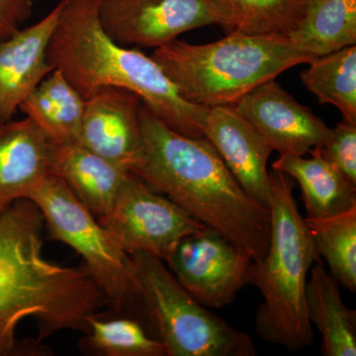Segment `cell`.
<instances>
[{"label": "cell", "mask_w": 356, "mask_h": 356, "mask_svg": "<svg viewBox=\"0 0 356 356\" xmlns=\"http://www.w3.org/2000/svg\"><path fill=\"white\" fill-rule=\"evenodd\" d=\"M55 173L97 219L109 212L131 175L81 145L58 147Z\"/></svg>", "instance_id": "obj_16"}, {"label": "cell", "mask_w": 356, "mask_h": 356, "mask_svg": "<svg viewBox=\"0 0 356 356\" xmlns=\"http://www.w3.org/2000/svg\"><path fill=\"white\" fill-rule=\"evenodd\" d=\"M152 58L184 99L204 107L235 104L259 84L315 60L288 37L236 32L209 44L177 39L154 49Z\"/></svg>", "instance_id": "obj_5"}, {"label": "cell", "mask_w": 356, "mask_h": 356, "mask_svg": "<svg viewBox=\"0 0 356 356\" xmlns=\"http://www.w3.org/2000/svg\"><path fill=\"white\" fill-rule=\"evenodd\" d=\"M89 331L83 346L104 356H165V348L149 336L139 321L131 318H103L97 313L88 318Z\"/></svg>", "instance_id": "obj_24"}, {"label": "cell", "mask_w": 356, "mask_h": 356, "mask_svg": "<svg viewBox=\"0 0 356 356\" xmlns=\"http://www.w3.org/2000/svg\"><path fill=\"white\" fill-rule=\"evenodd\" d=\"M63 1L47 57L84 99L106 86L127 89L175 132L204 138L209 107L184 99L153 58L110 38L100 22L102 0Z\"/></svg>", "instance_id": "obj_3"}, {"label": "cell", "mask_w": 356, "mask_h": 356, "mask_svg": "<svg viewBox=\"0 0 356 356\" xmlns=\"http://www.w3.org/2000/svg\"><path fill=\"white\" fill-rule=\"evenodd\" d=\"M32 14L33 0H0V41L19 31Z\"/></svg>", "instance_id": "obj_26"}, {"label": "cell", "mask_w": 356, "mask_h": 356, "mask_svg": "<svg viewBox=\"0 0 356 356\" xmlns=\"http://www.w3.org/2000/svg\"><path fill=\"white\" fill-rule=\"evenodd\" d=\"M99 18L117 44L142 48L158 49L185 32L219 25L207 0H102Z\"/></svg>", "instance_id": "obj_10"}, {"label": "cell", "mask_w": 356, "mask_h": 356, "mask_svg": "<svg viewBox=\"0 0 356 356\" xmlns=\"http://www.w3.org/2000/svg\"><path fill=\"white\" fill-rule=\"evenodd\" d=\"M310 152L322 156L356 186V125L344 120L341 122L331 128L330 135L322 145Z\"/></svg>", "instance_id": "obj_25"}, {"label": "cell", "mask_w": 356, "mask_h": 356, "mask_svg": "<svg viewBox=\"0 0 356 356\" xmlns=\"http://www.w3.org/2000/svg\"><path fill=\"white\" fill-rule=\"evenodd\" d=\"M269 177L270 240L266 255L252 261L250 273V284L262 296L255 331L267 343L299 350L314 341L306 284L312 266L321 257L293 195L295 180L274 168Z\"/></svg>", "instance_id": "obj_4"}, {"label": "cell", "mask_w": 356, "mask_h": 356, "mask_svg": "<svg viewBox=\"0 0 356 356\" xmlns=\"http://www.w3.org/2000/svg\"><path fill=\"white\" fill-rule=\"evenodd\" d=\"M44 218L30 199L0 213V356L22 353L16 330L38 323V341L65 330L88 334V318L106 305L88 268L64 266L43 255Z\"/></svg>", "instance_id": "obj_1"}, {"label": "cell", "mask_w": 356, "mask_h": 356, "mask_svg": "<svg viewBox=\"0 0 356 356\" xmlns=\"http://www.w3.org/2000/svg\"><path fill=\"white\" fill-rule=\"evenodd\" d=\"M127 89L106 86L86 99L79 145L133 173L144 153L140 107Z\"/></svg>", "instance_id": "obj_12"}, {"label": "cell", "mask_w": 356, "mask_h": 356, "mask_svg": "<svg viewBox=\"0 0 356 356\" xmlns=\"http://www.w3.org/2000/svg\"><path fill=\"white\" fill-rule=\"evenodd\" d=\"M43 215L49 238L74 248L100 288L106 305L120 312L139 303L130 254L56 173L30 194Z\"/></svg>", "instance_id": "obj_7"}, {"label": "cell", "mask_w": 356, "mask_h": 356, "mask_svg": "<svg viewBox=\"0 0 356 356\" xmlns=\"http://www.w3.org/2000/svg\"><path fill=\"white\" fill-rule=\"evenodd\" d=\"M320 257L332 277L351 293L356 290V207L325 219H306Z\"/></svg>", "instance_id": "obj_23"}, {"label": "cell", "mask_w": 356, "mask_h": 356, "mask_svg": "<svg viewBox=\"0 0 356 356\" xmlns=\"http://www.w3.org/2000/svg\"><path fill=\"white\" fill-rule=\"evenodd\" d=\"M233 106L280 156H305L331 132L274 79L259 84Z\"/></svg>", "instance_id": "obj_11"}, {"label": "cell", "mask_w": 356, "mask_h": 356, "mask_svg": "<svg viewBox=\"0 0 356 356\" xmlns=\"http://www.w3.org/2000/svg\"><path fill=\"white\" fill-rule=\"evenodd\" d=\"M203 132L243 191L270 209L267 161L273 149L261 134L233 105L209 107Z\"/></svg>", "instance_id": "obj_13"}, {"label": "cell", "mask_w": 356, "mask_h": 356, "mask_svg": "<svg viewBox=\"0 0 356 356\" xmlns=\"http://www.w3.org/2000/svg\"><path fill=\"white\" fill-rule=\"evenodd\" d=\"M139 305L163 343L165 356H254V341L201 305L165 266L144 252H131Z\"/></svg>", "instance_id": "obj_6"}, {"label": "cell", "mask_w": 356, "mask_h": 356, "mask_svg": "<svg viewBox=\"0 0 356 356\" xmlns=\"http://www.w3.org/2000/svg\"><path fill=\"white\" fill-rule=\"evenodd\" d=\"M58 147L29 117L0 125V213L55 173Z\"/></svg>", "instance_id": "obj_15"}, {"label": "cell", "mask_w": 356, "mask_h": 356, "mask_svg": "<svg viewBox=\"0 0 356 356\" xmlns=\"http://www.w3.org/2000/svg\"><path fill=\"white\" fill-rule=\"evenodd\" d=\"M64 1L48 15L0 41V125L13 120L20 105L54 70L47 57Z\"/></svg>", "instance_id": "obj_14"}, {"label": "cell", "mask_w": 356, "mask_h": 356, "mask_svg": "<svg viewBox=\"0 0 356 356\" xmlns=\"http://www.w3.org/2000/svg\"><path fill=\"white\" fill-rule=\"evenodd\" d=\"M288 38L315 58L356 44V0H307Z\"/></svg>", "instance_id": "obj_20"}, {"label": "cell", "mask_w": 356, "mask_h": 356, "mask_svg": "<svg viewBox=\"0 0 356 356\" xmlns=\"http://www.w3.org/2000/svg\"><path fill=\"white\" fill-rule=\"evenodd\" d=\"M280 156L274 170L286 173L300 185L305 204L306 219H325L356 207V186L318 154Z\"/></svg>", "instance_id": "obj_17"}, {"label": "cell", "mask_w": 356, "mask_h": 356, "mask_svg": "<svg viewBox=\"0 0 356 356\" xmlns=\"http://www.w3.org/2000/svg\"><path fill=\"white\" fill-rule=\"evenodd\" d=\"M252 261L242 248L206 227L182 238L163 262L201 305L220 309L250 284Z\"/></svg>", "instance_id": "obj_9"}, {"label": "cell", "mask_w": 356, "mask_h": 356, "mask_svg": "<svg viewBox=\"0 0 356 356\" xmlns=\"http://www.w3.org/2000/svg\"><path fill=\"white\" fill-rule=\"evenodd\" d=\"M144 153L132 175L208 228L242 248L252 261L266 255L270 209L243 191L205 138L175 132L140 107Z\"/></svg>", "instance_id": "obj_2"}, {"label": "cell", "mask_w": 356, "mask_h": 356, "mask_svg": "<svg viewBox=\"0 0 356 356\" xmlns=\"http://www.w3.org/2000/svg\"><path fill=\"white\" fill-rule=\"evenodd\" d=\"M302 81L318 102L334 105L343 120L356 125V46L321 56L309 63Z\"/></svg>", "instance_id": "obj_22"}, {"label": "cell", "mask_w": 356, "mask_h": 356, "mask_svg": "<svg viewBox=\"0 0 356 356\" xmlns=\"http://www.w3.org/2000/svg\"><path fill=\"white\" fill-rule=\"evenodd\" d=\"M339 283L318 259L306 284L307 313L322 334L325 356L356 355V313L343 303Z\"/></svg>", "instance_id": "obj_18"}, {"label": "cell", "mask_w": 356, "mask_h": 356, "mask_svg": "<svg viewBox=\"0 0 356 356\" xmlns=\"http://www.w3.org/2000/svg\"><path fill=\"white\" fill-rule=\"evenodd\" d=\"M229 33L288 37L299 25L307 0H207Z\"/></svg>", "instance_id": "obj_21"}, {"label": "cell", "mask_w": 356, "mask_h": 356, "mask_svg": "<svg viewBox=\"0 0 356 356\" xmlns=\"http://www.w3.org/2000/svg\"><path fill=\"white\" fill-rule=\"evenodd\" d=\"M86 99L60 70H51L20 105L58 146L79 145Z\"/></svg>", "instance_id": "obj_19"}, {"label": "cell", "mask_w": 356, "mask_h": 356, "mask_svg": "<svg viewBox=\"0 0 356 356\" xmlns=\"http://www.w3.org/2000/svg\"><path fill=\"white\" fill-rule=\"evenodd\" d=\"M97 220L128 254L144 252L163 261L182 238L206 228L132 173L111 209Z\"/></svg>", "instance_id": "obj_8"}]
</instances>
